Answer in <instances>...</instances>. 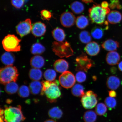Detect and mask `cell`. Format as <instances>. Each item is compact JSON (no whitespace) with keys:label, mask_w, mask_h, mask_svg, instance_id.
I'll use <instances>...</instances> for the list:
<instances>
[{"label":"cell","mask_w":122,"mask_h":122,"mask_svg":"<svg viewBox=\"0 0 122 122\" xmlns=\"http://www.w3.org/2000/svg\"><path fill=\"white\" fill-rule=\"evenodd\" d=\"M5 90L7 93L12 94L16 93L19 89V87L16 82H10L5 85Z\"/></svg>","instance_id":"83f0119b"},{"label":"cell","mask_w":122,"mask_h":122,"mask_svg":"<svg viewBox=\"0 0 122 122\" xmlns=\"http://www.w3.org/2000/svg\"><path fill=\"white\" fill-rule=\"evenodd\" d=\"M53 51L60 57H68L73 55V51L69 43L54 42L52 45Z\"/></svg>","instance_id":"8992f818"},{"label":"cell","mask_w":122,"mask_h":122,"mask_svg":"<svg viewBox=\"0 0 122 122\" xmlns=\"http://www.w3.org/2000/svg\"><path fill=\"white\" fill-rule=\"evenodd\" d=\"M101 6L103 8L106 9L108 8L109 6V5L108 2L106 1H104L101 3Z\"/></svg>","instance_id":"60d3db41"},{"label":"cell","mask_w":122,"mask_h":122,"mask_svg":"<svg viewBox=\"0 0 122 122\" xmlns=\"http://www.w3.org/2000/svg\"><path fill=\"white\" fill-rule=\"evenodd\" d=\"M83 119L85 122H95L97 119V114L93 111H86L84 114Z\"/></svg>","instance_id":"f1b7e54d"},{"label":"cell","mask_w":122,"mask_h":122,"mask_svg":"<svg viewBox=\"0 0 122 122\" xmlns=\"http://www.w3.org/2000/svg\"><path fill=\"white\" fill-rule=\"evenodd\" d=\"M71 92L72 95L75 97H81L85 94L84 88L82 85L76 84L71 89Z\"/></svg>","instance_id":"603a6c76"},{"label":"cell","mask_w":122,"mask_h":122,"mask_svg":"<svg viewBox=\"0 0 122 122\" xmlns=\"http://www.w3.org/2000/svg\"><path fill=\"white\" fill-rule=\"evenodd\" d=\"M19 74L16 67L13 65L6 66L1 69L0 81L2 84L5 85L12 82H16Z\"/></svg>","instance_id":"277c9868"},{"label":"cell","mask_w":122,"mask_h":122,"mask_svg":"<svg viewBox=\"0 0 122 122\" xmlns=\"http://www.w3.org/2000/svg\"><path fill=\"white\" fill-rule=\"evenodd\" d=\"M63 113L61 110L58 107H54L50 109L48 111V114L52 118L59 119L61 118Z\"/></svg>","instance_id":"4316f807"},{"label":"cell","mask_w":122,"mask_h":122,"mask_svg":"<svg viewBox=\"0 0 122 122\" xmlns=\"http://www.w3.org/2000/svg\"><path fill=\"white\" fill-rule=\"evenodd\" d=\"M79 39L82 43L88 44L91 42L92 38L90 33L87 31L84 30L79 34Z\"/></svg>","instance_id":"4dcf8cb0"},{"label":"cell","mask_w":122,"mask_h":122,"mask_svg":"<svg viewBox=\"0 0 122 122\" xmlns=\"http://www.w3.org/2000/svg\"><path fill=\"white\" fill-rule=\"evenodd\" d=\"M97 95L92 91H88L81 97V101L85 109H91L97 104L98 100Z\"/></svg>","instance_id":"ba28073f"},{"label":"cell","mask_w":122,"mask_h":122,"mask_svg":"<svg viewBox=\"0 0 122 122\" xmlns=\"http://www.w3.org/2000/svg\"><path fill=\"white\" fill-rule=\"evenodd\" d=\"M118 68L120 71L122 72V61L119 63L118 65Z\"/></svg>","instance_id":"f6af8a7d"},{"label":"cell","mask_w":122,"mask_h":122,"mask_svg":"<svg viewBox=\"0 0 122 122\" xmlns=\"http://www.w3.org/2000/svg\"><path fill=\"white\" fill-rule=\"evenodd\" d=\"M107 19L110 23L115 24L119 23L122 19L121 13L117 10H112L107 15Z\"/></svg>","instance_id":"e0dca14e"},{"label":"cell","mask_w":122,"mask_h":122,"mask_svg":"<svg viewBox=\"0 0 122 122\" xmlns=\"http://www.w3.org/2000/svg\"><path fill=\"white\" fill-rule=\"evenodd\" d=\"M44 122H56L54 120L52 119H49L46 120Z\"/></svg>","instance_id":"bcb514c9"},{"label":"cell","mask_w":122,"mask_h":122,"mask_svg":"<svg viewBox=\"0 0 122 122\" xmlns=\"http://www.w3.org/2000/svg\"><path fill=\"white\" fill-rule=\"evenodd\" d=\"M30 78L34 81H39L42 78V73L39 69L33 68L30 70L29 74Z\"/></svg>","instance_id":"d4e9b609"},{"label":"cell","mask_w":122,"mask_h":122,"mask_svg":"<svg viewBox=\"0 0 122 122\" xmlns=\"http://www.w3.org/2000/svg\"><path fill=\"white\" fill-rule=\"evenodd\" d=\"M32 26L31 20L27 19L20 22L17 25L16 30L18 34L21 37L26 36L31 31Z\"/></svg>","instance_id":"30bf717a"},{"label":"cell","mask_w":122,"mask_h":122,"mask_svg":"<svg viewBox=\"0 0 122 122\" xmlns=\"http://www.w3.org/2000/svg\"><path fill=\"white\" fill-rule=\"evenodd\" d=\"M102 46L105 50L108 51H114L119 47V43L117 41L112 39L107 40L102 44Z\"/></svg>","instance_id":"2e32d148"},{"label":"cell","mask_w":122,"mask_h":122,"mask_svg":"<svg viewBox=\"0 0 122 122\" xmlns=\"http://www.w3.org/2000/svg\"><path fill=\"white\" fill-rule=\"evenodd\" d=\"M76 24L78 28L83 29L89 25V20L86 17L81 15L78 17L76 19Z\"/></svg>","instance_id":"cb8c5ba5"},{"label":"cell","mask_w":122,"mask_h":122,"mask_svg":"<svg viewBox=\"0 0 122 122\" xmlns=\"http://www.w3.org/2000/svg\"><path fill=\"white\" fill-rule=\"evenodd\" d=\"M120 57L119 53L115 51L110 52L106 55V61L108 64L115 65L119 63Z\"/></svg>","instance_id":"9a60e30c"},{"label":"cell","mask_w":122,"mask_h":122,"mask_svg":"<svg viewBox=\"0 0 122 122\" xmlns=\"http://www.w3.org/2000/svg\"><path fill=\"white\" fill-rule=\"evenodd\" d=\"M1 60L2 63L6 66H11L15 61V57L13 53L7 51L2 55Z\"/></svg>","instance_id":"ffe728a7"},{"label":"cell","mask_w":122,"mask_h":122,"mask_svg":"<svg viewBox=\"0 0 122 122\" xmlns=\"http://www.w3.org/2000/svg\"><path fill=\"white\" fill-rule=\"evenodd\" d=\"M105 104L110 110L114 109L116 106L117 102L114 97H106L104 100Z\"/></svg>","instance_id":"d590c367"},{"label":"cell","mask_w":122,"mask_h":122,"mask_svg":"<svg viewBox=\"0 0 122 122\" xmlns=\"http://www.w3.org/2000/svg\"><path fill=\"white\" fill-rule=\"evenodd\" d=\"M54 39L58 42H62L65 40L66 36L64 30L62 29L57 27L54 29L52 32Z\"/></svg>","instance_id":"7402d4cb"},{"label":"cell","mask_w":122,"mask_h":122,"mask_svg":"<svg viewBox=\"0 0 122 122\" xmlns=\"http://www.w3.org/2000/svg\"><path fill=\"white\" fill-rule=\"evenodd\" d=\"M76 20L74 14L70 12H64L61 15L60 17L61 24L63 27L67 28L74 25L76 23Z\"/></svg>","instance_id":"8fae6325"},{"label":"cell","mask_w":122,"mask_h":122,"mask_svg":"<svg viewBox=\"0 0 122 122\" xmlns=\"http://www.w3.org/2000/svg\"><path fill=\"white\" fill-rule=\"evenodd\" d=\"M91 34L94 39H100L103 37L104 31L103 29L100 27H95L91 30Z\"/></svg>","instance_id":"1f68e13d"},{"label":"cell","mask_w":122,"mask_h":122,"mask_svg":"<svg viewBox=\"0 0 122 122\" xmlns=\"http://www.w3.org/2000/svg\"><path fill=\"white\" fill-rule=\"evenodd\" d=\"M70 7L73 13L76 14L81 13L84 10V6L83 4L78 1L73 2L70 5Z\"/></svg>","instance_id":"484cf974"},{"label":"cell","mask_w":122,"mask_h":122,"mask_svg":"<svg viewBox=\"0 0 122 122\" xmlns=\"http://www.w3.org/2000/svg\"><path fill=\"white\" fill-rule=\"evenodd\" d=\"M45 50V48L43 46L39 43H36L32 46L30 51L33 55H39L42 54Z\"/></svg>","instance_id":"f546056e"},{"label":"cell","mask_w":122,"mask_h":122,"mask_svg":"<svg viewBox=\"0 0 122 122\" xmlns=\"http://www.w3.org/2000/svg\"><path fill=\"white\" fill-rule=\"evenodd\" d=\"M120 79L115 76H112L108 78L106 81V85L109 89L111 90H116L120 85Z\"/></svg>","instance_id":"ac0fdd59"},{"label":"cell","mask_w":122,"mask_h":122,"mask_svg":"<svg viewBox=\"0 0 122 122\" xmlns=\"http://www.w3.org/2000/svg\"><path fill=\"white\" fill-rule=\"evenodd\" d=\"M81 0L85 3H88L92 2L94 0Z\"/></svg>","instance_id":"ee69618b"},{"label":"cell","mask_w":122,"mask_h":122,"mask_svg":"<svg viewBox=\"0 0 122 122\" xmlns=\"http://www.w3.org/2000/svg\"><path fill=\"white\" fill-rule=\"evenodd\" d=\"M41 16L43 19L49 20L52 17L51 13L48 10H44L41 11Z\"/></svg>","instance_id":"74e56055"},{"label":"cell","mask_w":122,"mask_h":122,"mask_svg":"<svg viewBox=\"0 0 122 122\" xmlns=\"http://www.w3.org/2000/svg\"><path fill=\"white\" fill-rule=\"evenodd\" d=\"M95 111L96 114L98 115H105L107 111L106 105L103 103H99L96 107Z\"/></svg>","instance_id":"836d02e7"},{"label":"cell","mask_w":122,"mask_h":122,"mask_svg":"<svg viewBox=\"0 0 122 122\" xmlns=\"http://www.w3.org/2000/svg\"><path fill=\"white\" fill-rule=\"evenodd\" d=\"M4 110L1 109L0 110V122H4Z\"/></svg>","instance_id":"7bdbcfd3"},{"label":"cell","mask_w":122,"mask_h":122,"mask_svg":"<svg viewBox=\"0 0 122 122\" xmlns=\"http://www.w3.org/2000/svg\"><path fill=\"white\" fill-rule=\"evenodd\" d=\"M109 95L110 97H115L117 95L115 91L112 90L110 91L109 92Z\"/></svg>","instance_id":"b9f144b4"},{"label":"cell","mask_w":122,"mask_h":122,"mask_svg":"<svg viewBox=\"0 0 122 122\" xmlns=\"http://www.w3.org/2000/svg\"><path fill=\"white\" fill-rule=\"evenodd\" d=\"M46 31V27L45 24L41 22L34 23L32 26L31 32L36 37L43 36Z\"/></svg>","instance_id":"7c38bea8"},{"label":"cell","mask_w":122,"mask_h":122,"mask_svg":"<svg viewBox=\"0 0 122 122\" xmlns=\"http://www.w3.org/2000/svg\"><path fill=\"white\" fill-rule=\"evenodd\" d=\"M4 121L6 122H22L25 119L20 106L6 107L4 110Z\"/></svg>","instance_id":"3957f363"},{"label":"cell","mask_w":122,"mask_h":122,"mask_svg":"<svg viewBox=\"0 0 122 122\" xmlns=\"http://www.w3.org/2000/svg\"><path fill=\"white\" fill-rule=\"evenodd\" d=\"M41 82L42 88L41 95L45 94L50 102H54L57 101L56 100L61 95L59 82L57 80L53 81H43Z\"/></svg>","instance_id":"6da1fadb"},{"label":"cell","mask_w":122,"mask_h":122,"mask_svg":"<svg viewBox=\"0 0 122 122\" xmlns=\"http://www.w3.org/2000/svg\"><path fill=\"white\" fill-rule=\"evenodd\" d=\"M75 78L76 80L78 82L82 83L86 80L87 76L86 74L83 71H79L76 73Z\"/></svg>","instance_id":"8d00e7d4"},{"label":"cell","mask_w":122,"mask_h":122,"mask_svg":"<svg viewBox=\"0 0 122 122\" xmlns=\"http://www.w3.org/2000/svg\"><path fill=\"white\" fill-rule=\"evenodd\" d=\"M30 92V88L28 87L25 85H23L19 88L18 94L20 97L25 98L29 95Z\"/></svg>","instance_id":"e575fe53"},{"label":"cell","mask_w":122,"mask_h":122,"mask_svg":"<svg viewBox=\"0 0 122 122\" xmlns=\"http://www.w3.org/2000/svg\"><path fill=\"white\" fill-rule=\"evenodd\" d=\"M42 88V82L34 81L31 82L29 85L30 92L33 95H36L41 92Z\"/></svg>","instance_id":"44dd1931"},{"label":"cell","mask_w":122,"mask_h":122,"mask_svg":"<svg viewBox=\"0 0 122 122\" xmlns=\"http://www.w3.org/2000/svg\"><path fill=\"white\" fill-rule=\"evenodd\" d=\"M111 3L109 5L111 9H114L116 7L120 9L121 7L120 4L118 0H111Z\"/></svg>","instance_id":"ab89813d"},{"label":"cell","mask_w":122,"mask_h":122,"mask_svg":"<svg viewBox=\"0 0 122 122\" xmlns=\"http://www.w3.org/2000/svg\"><path fill=\"white\" fill-rule=\"evenodd\" d=\"M100 46L95 42L89 43L85 48V50L87 53L91 56L97 55L100 52Z\"/></svg>","instance_id":"4fadbf2b"},{"label":"cell","mask_w":122,"mask_h":122,"mask_svg":"<svg viewBox=\"0 0 122 122\" xmlns=\"http://www.w3.org/2000/svg\"><path fill=\"white\" fill-rule=\"evenodd\" d=\"M110 12L109 8L103 9L100 5L94 4L88 10L90 19L93 23L102 25L105 22L106 16Z\"/></svg>","instance_id":"7a4b0ae2"},{"label":"cell","mask_w":122,"mask_h":122,"mask_svg":"<svg viewBox=\"0 0 122 122\" xmlns=\"http://www.w3.org/2000/svg\"><path fill=\"white\" fill-rule=\"evenodd\" d=\"M21 40L19 39L14 35L8 34L4 37L2 41L4 49L7 52L19 51L21 50L20 42Z\"/></svg>","instance_id":"5b68a950"},{"label":"cell","mask_w":122,"mask_h":122,"mask_svg":"<svg viewBox=\"0 0 122 122\" xmlns=\"http://www.w3.org/2000/svg\"><path fill=\"white\" fill-rule=\"evenodd\" d=\"M57 76L56 71L52 69H47L45 71L44 76L46 80L49 81H53Z\"/></svg>","instance_id":"d6a6232c"},{"label":"cell","mask_w":122,"mask_h":122,"mask_svg":"<svg viewBox=\"0 0 122 122\" xmlns=\"http://www.w3.org/2000/svg\"><path fill=\"white\" fill-rule=\"evenodd\" d=\"M12 5L15 8L20 9L23 6L24 3V0H11Z\"/></svg>","instance_id":"f35d334b"},{"label":"cell","mask_w":122,"mask_h":122,"mask_svg":"<svg viewBox=\"0 0 122 122\" xmlns=\"http://www.w3.org/2000/svg\"><path fill=\"white\" fill-rule=\"evenodd\" d=\"M75 77L72 73L66 71L59 76V82L62 87L68 89L73 87L75 83Z\"/></svg>","instance_id":"9c48e42d"},{"label":"cell","mask_w":122,"mask_h":122,"mask_svg":"<svg viewBox=\"0 0 122 122\" xmlns=\"http://www.w3.org/2000/svg\"><path fill=\"white\" fill-rule=\"evenodd\" d=\"M30 64L33 68H40L42 67L45 65V59L41 56L38 55H36L30 59Z\"/></svg>","instance_id":"d6986e66"},{"label":"cell","mask_w":122,"mask_h":122,"mask_svg":"<svg viewBox=\"0 0 122 122\" xmlns=\"http://www.w3.org/2000/svg\"><path fill=\"white\" fill-rule=\"evenodd\" d=\"M75 61V69L77 71H82L87 72L88 70L95 65L93 61L83 53L76 57Z\"/></svg>","instance_id":"52a82bcc"},{"label":"cell","mask_w":122,"mask_h":122,"mask_svg":"<svg viewBox=\"0 0 122 122\" xmlns=\"http://www.w3.org/2000/svg\"><path fill=\"white\" fill-rule=\"evenodd\" d=\"M53 66L57 72L63 73L66 71L68 69L69 65L67 61L65 59H58L55 62Z\"/></svg>","instance_id":"5bb4252c"}]
</instances>
